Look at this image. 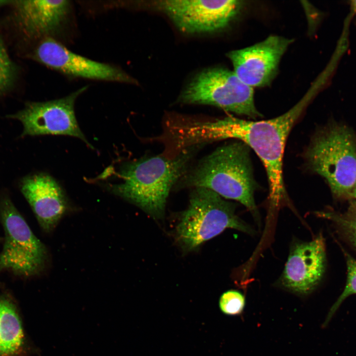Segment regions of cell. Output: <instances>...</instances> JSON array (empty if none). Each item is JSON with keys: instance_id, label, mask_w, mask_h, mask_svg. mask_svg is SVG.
Masks as SVG:
<instances>
[{"instance_id": "7", "label": "cell", "mask_w": 356, "mask_h": 356, "mask_svg": "<svg viewBox=\"0 0 356 356\" xmlns=\"http://www.w3.org/2000/svg\"><path fill=\"white\" fill-rule=\"evenodd\" d=\"M179 99L183 103L213 105L251 118L262 116L256 108L253 88L224 68H209L197 74Z\"/></svg>"}, {"instance_id": "4", "label": "cell", "mask_w": 356, "mask_h": 356, "mask_svg": "<svg viewBox=\"0 0 356 356\" xmlns=\"http://www.w3.org/2000/svg\"><path fill=\"white\" fill-rule=\"evenodd\" d=\"M310 171L325 178L333 196L353 198L356 185V134L330 123L316 131L303 154Z\"/></svg>"}, {"instance_id": "3", "label": "cell", "mask_w": 356, "mask_h": 356, "mask_svg": "<svg viewBox=\"0 0 356 356\" xmlns=\"http://www.w3.org/2000/svg\"><path fill=\"white\" fill-rule=\"evenodd\" d=\"M250 150L240 140L218 147L187 171L178 181V186L209 189L240 202L258 219L254 200L258 185L253 176Z\"/></svg>"}, {"instance_id": "14", "label": "cell", "mask_w": 356, "mask_h": 356, "mask_svg": "<svg viewBox=\"0 0 356 356\" xmlns=\"http://www.w3.org/2000/svg\"><path fill=\"white\" fill-rule=\"evenodd\" d=\"M15 22L22 33L31 39L52 37L68 16L69 0H13Z\"/></svg>"}, {"instance_id": "13", "label": "cell", "mask_w": 356, "mask_h": 356, "mask_svg": "<svg viewBox=\"0 0 356 356\" xmlns=\"http://www.w3.org/2000/svg\"><path fill=\"white\" fill-rule=\"evenodd\" d=\"M20 188L41 227L51 232L67 207V198L58 182L48 174L39 173L23 178Z\"/></svg>"}, {"instance_id": "22", "label": "cell", "mask_w": 356, "mask_h": 356, "mask_svg": "<svg viewBox=\"0 0 356 356\" xmlns=\"http://www.w3.org/2000/svg\"><path fill=\"white\" fill-rule=\"evenodd\" d=\"M353 198H355V199H356V185L353 193Z\"/></svg>"}, {"instance_id": "21", "label": "cell", "mask_w": 356, "mask_h": 356, "mask_svg": "<svg viewBox=\"0 0 356 356\" xmlns=\"http://www.w3.org/2000/svg\"><path fill=\"white\" fill-rule=\"evenodd\" d=\"M350 4L353 11L356 14V0H351Z\"/></svg>"}, {"instance_id": "18", "label": "cell", "mask_w": 356, "mask_h": 356, "mask_svg": "<svg viewBox=\"0 0 356 356\" xmlns=\"http://www.w3.org/2000/svg\"><path fill=\"white\" fill-rule=\"evenodd\" d=\"M17 76V67L9 57L0 37V95L13 87Z\"/></svg>"}, {"instance_id": "9", "label": "cell", "mask_w": 356, "mask_h": 356, "mask_svg": "<svg viewBox=\"0 0 356 356\" xmlns=\"http://www.w3.org/2000/svg\"><path fill=\"white\" fill-rule=\"evenodd\" d=\"M235 0H165L155 2L181 32L210 33L225 28L239 11Z\"/></svg>"}, {"instance_id": "12", "label": "cell", "mask_w": 356, "mask_h": 356, "mask_svg": "<svg viewBox=\"0 0 356 356\" xmlns=\"http://www.w3.org/2000/svg\"><path fill=\"white\" fill-rule=\"evenodd\" d=\"M325 266V244L321 234L311 241L297 242L292 246L278 285L297 295L307 296L319 283Z\"/></svg>"}, {"instance_id": "11", "label": "cell", "mask_w": 356, "mask_h": 356, "mask_svg": "<svg viewBox=\"0 0 356 356\" xmlns=\"http://www.w3.org/2000/svg\"><path fill=\"white\" fill-rule=\"evenodd\" d=\"M292 39L272 35L254 45L227 54L233 72L247 85L264 87L276 76L280 59Z\"/></svg>"}, {"instance_id": "8", "label": "cell", "mask_w": 356, "mask_h": 356, "mask_svg": "<svg viewBox=\"0 0 356 356\" xmlns=\"http://www.w3.org/2000/svg\"><path fill=\"white\" fill-rule=\"evenodd\" d=\"M87 87L59 99L44 102H29L24 108L7 117L23 125L22 136L65 135L81 139L92 148L82 133L75 113L77 98Z\"/></svg>"}, {"instance_id": "17", "label": "cell", "mask_w": 356, "mask_h": 356, "mask_svg": "<svg viewBox=\"0 0 356 356\" xmlns=\"http://www.w3.org/2000/svg\"><path fill=\"white\" fill-rule=\"evenodd\" d=\"M347 267V278L345 287L342 294L330 309L322 324L326 327L337 312L343 302L351 295L356 294V260L345 253Z\"/></svg>"}, {"instance_id": "1", "label": "cell", "mask_w": 356, "mask_h": 356, "mask_svg": "<svg viewBox=\"0 0 356 356\" xmlns=\"http://www.w3.org/2000/svg\"><path fill=\"white\" fill-rule=\"evenodd\" d=\"M310 99V95L305 96L285 114L267 120L253 121L227 117L183 124L178 130V138L185 147L226 138L244 142L262 161L268 178L270 196L273 202H277L285 195L282 168L286 141Z\"/></svg>"}, {"instance_id": "10", "label": "cell", "mask_w": 356, "mask_h": 356, "mask_svg": "<svg viewBox=\"0 0 356 356\" xmlns=\"http://www.w3.org/2000/svg\"><path fill=\"white\" fill-rule=\"evenodd\" d=\"M35 60L68 76L86 79L135 84L121 69L73 52L53 37L40 40L32 53Z\"/></svg>"}, {"instance_id": "19", "label": "cell", "mask_w": 356, "mask_h": 356, "mask_svg": "<svg viewBox=\"0 0 356 356\" xmlns=\"http://www.w3.org/2000/svg\"><path fill=\"white\" fill-rule=\"evenodd\" d=\"M245 299L239 291L230 290L223 293L219 300V307L222 313L228 315L241 314L244 308Z\"/></svg>"}, {"instance_id": "2", "label": "cell", "mask_w": 356, "mask_h": 356, "mask_svg": "<svg viewBox=\"0 0 356 356\" xmlns=\"http://www.w3.org/2000/svg\"><path fill=\"white\" fill-rule=\"evenodd\" d=\"M202 145L184 149L173 158L156 156L128 162L120 169L119 182L109 185V189L153 217H160L170 190L186 173Z\"/></svg>"}, {"instance_id": "15", "label": "cell", "mask_w": 356, "mask_h": 356, "mask_svg": "<svg viewBox=\"0 0 356 356\" xmlns=\"http://www.w3.org/2000/svg\"><path fill=\"white\" fill-rule=\"evenodd\" d=\"M24 345V333L16 305L9 295L0 293V356H20Z\"/></svg>"}, {"instance_id": "16", "label": "cell", "mask_w": 356, "mask_h": 356, "mask_svg": "<svg viewBox=\"0 0 356 356\" xmlns=\"http://www.w3.org/2000/svg\"><path fill=\"white\" fill-rule=\"evenodd\" d=\"M317 215L332 222L341 235L356 251V200H351L343 213L320 212Z\"/></svg>"}, {"instance_id": "20", "label": "cell", "mask_w": 356, "mask_h": 356, "mask_svg": "<svg viewBox=\"0 0 356 356\" xmlns=\"http://www.w3.org/2000/svg\"><path fill=\"white\" fill-rule=\"evenodd\" d=\"M13 0H0V7L7 4H11Z\"/></svg>"}, {"instance_id": "5", "label": "cell", "mask_w": 356, "mask_h": 356, "mask_svg": "<svg viewBox=\"0 0 356 356\" xmlns=\"http://www.w3.org/2000/svg\"><path fill=\"white\" fill-rule=\"evenodd\" d=\"M235 205L215 192L194 188L187 209L177 227V237L183 249L191 251L220 234L226 228L250 234L254 230L235 213Z\"/></svg>"}, {"instance_id": "6", "label": "cell", "mask_w": 356, "mask_h": 356, "mask_svg": "<svg viewBox=\"0 0 356 356\" xmlns=\"http://www.w3.org/2000/svg\"><path fill=\"white\" fill-rule=\"evenodd\" d=\"M0 221L4 232L0 252V273L8 272L21 278L39 274L47 252L8 195L0 196Z\"/></svg>"}]
</instances>
